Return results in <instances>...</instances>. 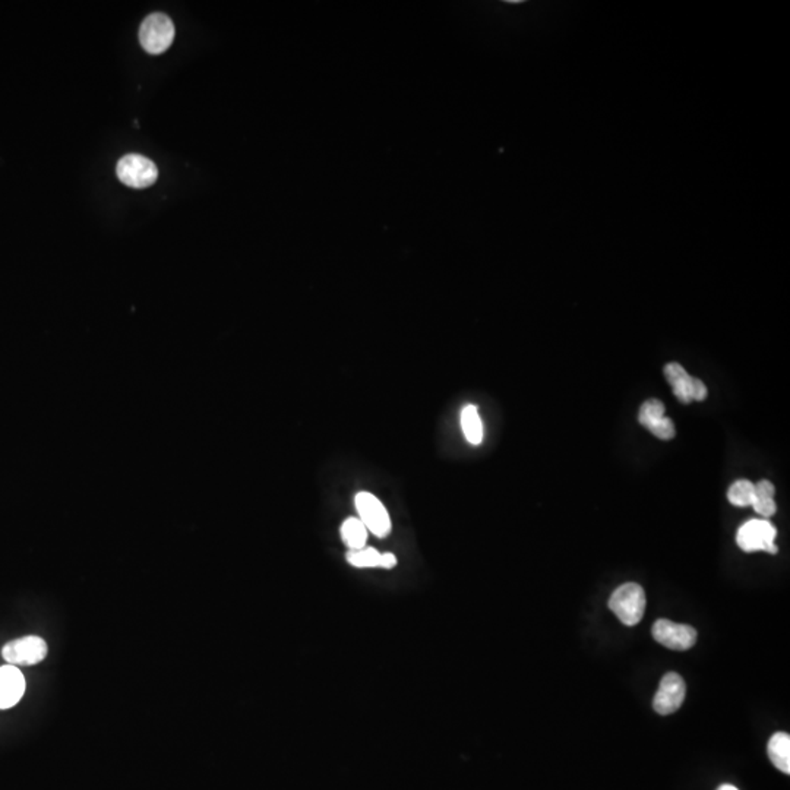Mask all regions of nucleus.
Instances as JSON below:
<instances>
[{"label":"nucleus","mask_w":790,"mask_h":790,"mask_svg":"<svg viewBox=\"0 0 790 790\" xmlns=\"http://www.w3.org/2000/svg\"><path fill=\"white\" fill-rule=\"evenodd\" d=\"M665 376L667 382L671 383L672 390L676 399L683 404H690L691 387H692V376L679 364H669L665 366Z\"/></svg>","instance_id":"9d476101"},{"label":"nucleus","mask_w":790,"mask_h":790,"mask_svg":"<svg viewBox=\"0 0 790 790\" xmlns=\"http://www.w3.org/2000/svg\"><path fill=\"white\" fill-rule=\"evenodd\" d=\"M341 537L350 551L362 549L366 545L367 528L359 519L350 517L341 526Z\"/></svg>","instance_id":"4468645a"},{"label":"nucleus","mask_w":790,"mask_h":790,"mask_svg":"<svg viewBox=\"0 0 790 790\" xmlns=\"http://www.w3.org/2000/svg\"><path fill=\"white\" fill-rule=\"evenodd\" d=\"M665 417V406L660 399H647L640 408L639 420L647 429H650L656 422Z\"/></svg>","instance_id":"f3484780"},{"label":"nucleus","mask_w":790,"mask_h":790,"mask_svg":"<svg viewBox=\"0 0 790 790\" xmlns=\"http://www.w3.org/2000/svg\"><path fill=\"white\" fill-rule=\"evenodd\" d=\"M776 527L767 520H750L736 533V543L743 552H769L776 555Z\"/></svg>","instance_id":"7ed1b4c3"},{"label":"nucleus","mask_w":790,"mask_h":790,"mask_svg":"<svg viewBox=\"0 0 790 790\" xmlns=\"http://www.w3.org/2000/svg\"><path fill=\"white\" fill-rule=\"evenodd\" d=\"M356 510L359 512L360 521L365 524L367 531L376 537H385L391 530V520L380 499L369 492H360L355 499Z\"/></svg>","instance_id":"423d86ee"},{"label":"nucleus","mask_w":790,"mask_h":790,"mask_svg":"<svg viewBox=\"0 0 790 790\" xmlns=\"http://www.w3.org/2000/svg\"><path fill=\"white\" fill-rule=\"evenodd\" d=\"M687 695V685L678 674H665L653 700L656 713L662 716L672 715L683 706Z\"/></svg>","instance_id":"6e6552de"},{"label":"nucleus","mask_w":790,"mask_h":790,"mask_svg":"<svg viewBox=\"0 0 790 790\" xmlns=\"http://www.w3.org/2000/svg\"><path fill=\"white\" fill-rule=\"evenodd\" d=\"M727 498H729V502H731L732 505H736V507H750L751 503H752V499H754V483L745 479L734 482V485L729 487Z\"/></svg>","instance_id":"dca6fc26"},{"label":"nucleus","mask_w":790,"mask_h":790,"mask_svg":"<svg viewBox=\"0 0 790 790\" xmlns=\"http://www.w3.org/2000/svg\"><path fill=\"white\" fill-rule=\"evenodd\" d=\"M717 790H738L736 787L732 786V785H722V786L718 787Z\"/></svg>","instance_id":"412c9836"},{"label":"nucleus","mask_w":790,"mask_h":790,"mask_svg":"<svg viewBox=\"0 0 790 790\" xmlns=\"http://www.w3.org/2000/svg\"><path fill=\"white\" fill-rule=\"evenodd\" d=\"M769 757L778 770L790 775V736L785 732L773 734L769 741Z\"/></svg>","instance_id":"9b49d317"},{"label":"nucleus","mask_w":790,"mask_h":790,"mask_svg":"<svg viewBox=\"0 0 790 790\" xmlns=\"http://www.w3.org/2000/svg\"><path fill=\"white\" fill-rule=\"evenodd\" d=\"M175 40V24L166 13L148 15L140 29L141 46L150 55H161Z\"/></svg>","instance_id":"f03ea898"},{"label":"nucleus","mask_w":790,"mask_h":790,"mask_svg":"<svg viewBox=\"0 0 790 790\" xmlns=\"http://www.w3.org/2000/svg\"><path fill=\"white\" fill-rule=\"evenodd\" d=\"M461 427L464 436L473 445H479L483 439V425L480 420L479 411L475 406H466L461 411Z\"/></svg>","instance_id":"ddd939ff"},{"label":"nucleus","mask_w":790,"mask_h":790,"mask_svg":"<svg viewBox=\"0 0 790 790\" xmlns=\"http://www.w3.org/2000/svg\"><path fill=\"white\" fill-rule=\"evenodd\" d=\"M609 609L627 627H634L643 619L646 611V593L637 583L618 587L609 599Z\"/></svg>","instance_id":"f257e3e1"},{"label":"nucleus","mask_w":790,"mask_h":790,"mask_svg":"<svg viewBox=\"0 0 790 790\" xmlns=\"http://www.w3.org/2000/svg\"><path fill=\"white\" fill-rule=\"evenodd\" d=\"M348 562L356 568H382V554L374 547H362L348 551Z\"/></svg>","instance_id":"2eb2a0df"},{"label":"nucleus","mask_w":790,"mask_h":790,"mask_svg":"<svg viewBox=\"0 0 790 790\" xmlns=\"http://www.w3.org/2000/svg\"><path fill=\"white\" fill-rule=\"evenodd\" d=\"M707 387L702 381L692 378V387H691V399L692 401H702L707 399Z\"/></svg>","instance_id":"6ab92c4d"},{"label":"nucleus","mask_w":790,"mask_h":790,"mask_svg":"<svg viewBox=\"0 0 790 790\" xmlns=\"http://www.w3.org/2000/svg\"><path fill=\"white\" fill-rule=\"evenodd\" d=\"M653 637L657 643L674 651H687L697 641V631L690 625L658 619L653 625Z\"/></svg>","instance_id":"0eeeda50"},{"label":"nucleus","mask_w":790,"mask_h":790,"mask_svg":"<svg viewBox=\"0 0 790 790\" xmlns=\"http://www.w3.org/2000/svg\"><path fill=\"white\" fill-rule=\"evenodd\" d=\"M397 565V558L392 554H382V568L391 570Z\"/></svg>","instance_id":"aec40b11"},{"label":"nucleus","mask_w":790,"mask_h":790,"mask_svg":"<svg viewBox=\"0 0 790 790\" xmlns=\"http://www.w3.org/2000/svg\"><path fill=\"white\" fill-rule=\"evenodd\" d=\"M775 492L773 483L769 480H760L757 485H754V499H752L751 507L754 508L755 512H759L766 519L775 515L776 510H777L775 502Z\"/></svg>","instance_id":"f8f14e48"},{"label":"nucleus","mask_w":790,"mask_h":790,"mask_svg":"<svg viewBox=\"0 0 790 790\" xmlns=\"http://www.w3.org/2000/svg\"><path fill=\"white\" fill-rule=\"evenodd\" d=\"M47 656V644L40 637L29 635L4 644L2 657L13 666H32L43 662Z\"/></svg>","instance_id":"39448f33"},{"label":"nucleus","mask_w":790,"mask_h":790,"mask_svg":"<svg viewBox=\"0 0 790 790\" xmlns=\"http://www.w3.org/2000/svg\"><path fill=\"white\" fill-rule=\"evenodd\" d=\"M117 177L131 188L144 189L156 184L159 168L150 159L138 154H129L120 159L116 167Z\"/></svg>","instance_id":"20e7f679"},{"label":"nucleus","mask_w":790,"mask_h":790,"mask_svg":"<svg viewBox=\"0 0 790 790\" xmlns=\"http://www.w3.org/2000/svg\"><path fill=\"white\" fill-rule=\"evenodd\" d=\"M25 692L22 672L13 665L0 667V710L16 706Z\"/></svg>","instance_id":"1a4fd4ad"},{"label":"nucleus","mask_w":790,"mask_h":790,"mask_svg":"<svg viewBox=\"0 0 790 790\" xmlns=\"http://www.w3.org/2000/svg\"><path fill=\"white\" fill-rule=\"evenodd\" d=\"M648 431H650L653 435L657 436L658 439H663V441H669V439L674 438V434H676L674 422H672L669 417H666V416L658 420V422H656Z\"/></svg>","instance_id":"a211bd4d"}]
</instances>
